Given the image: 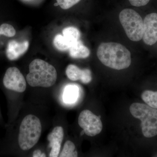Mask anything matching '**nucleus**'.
I'll list each match as a JSON object with an SVG mask.
<instances>
[{
  "label": "nucleus",
  "mask_w": 157,
  "mask_h": 157,
  "mask_svg": "<svg viewBox=\"0 0 157 157\" xmlns=\"http://www.w3.org/2000/svg\"><path fill=\"white\" fill-rule=\"evenodd\" d=\"M97 56L103 64L114 70L127 69L132 63L130 52L116 42L101 43L97 50Z\"/></svg>",
  "instance_id": "1"
},
{
  "label": "nucleus",
  "mask_w": 157,
  "mask_h": 157,
  "mask_svg": "<svg viewBox=\"0 0 157 157\" xmlns=\"http://www.w3.org/2000/svg\"><path fill=\"white\" fill-rule=\"evenodd\" d=\"M29 70L26 80L32 87H50L56 82V70L53 66L43 60H34L30 64Z\"/></svg>",
  "instance_id": "2"
},
{
  "label": "nucleus",
  "mask_w": 157,
  "mask_h": 157,
  "mask_svg": "<svg viewBox=\"0 0 157 157\" xmlns=\"http://www.w3.org/2000/svg\"><path fill=\"white\" fill-rule=\"evenodd\" d=\"M42 133L41 121L36 116L29 114L23 119L19 128L18 144L24 151L33 148L39 141Z\"/></svg>",
  "instance_id": "3"
},
{
  "label": "nucleus",
  "mask_w": 157,
  "mask_h": 157,
  "mask_svg": "<svg viewBox=\"0 0 157 157\" xmlns=\"http://www.w3.org/2000/svg\"><path fill=\"white\" fill-rule=\"evenodd\" d=\"M130 111L134 117L141 121L142 134L151 138L157 135V109L147 104L135 103L130 107Z\"/></svg>",
  "instance_id": "4"
},
{
  "label": "nucleus",
  "mask_w": 157,
  "mask_h": 157,
  "mask_svg": "<svg viewBox=\"0 0 157 157\" xmlns=\"http://www.w3.org/2000/svg\"><path fill=\"white\" fill-rule=\"evenodd\" d=\"M119 19L130 40L138 42L142 39L143 21L137 12L132 9H124L120 13Z\"/></svg>",
  "instance_id": "5"
},
{
  "label": "nucleus",
  "mask_w": 157,
  "mask_h": 157,
  "mask_svg": "<svg viewBox=\"0 0 157 157\" xmlns=\"http://www.w3.org/2000/svg\"><path fill=\"white\" fill-rule=\"evenodd\" d=\"M78 123L86 135L90 137L100 134L103 128L101 118L88 109L80 113L78 117Z\"/></svg>",
  "instance_id": "6"
},
{
  "label": "nucleus",
  "mask_w": 157,
  "mask_h": 157,
  "mask_svg": "<svg viewBox=\"0 0 157 157\" xmlns=\"http://www.w3.org/2000/svg\"><path fill=\"white\" fill-rule=\"evenodd\" d=\"M3 84L6 88L22 93L26 88V82L20 70L15 67L9 68L3 78Z\"/></svg>",
  "instance_id": "7"
},
{
  "label": "nucleus",
  "mask_w": 157,
  "mask_h": 157,
  "mask_svg": "<svg viewBox=\"0 0 157 157\" xmlns=\"http://www.w3.org/2000/svg\"><path fill=\"white\" fill-rule=\"evenodd\" d=\"M144 42L152 45L157 42V14L152 13L147 14L143 21Z\"/></svg>",
  "instance_id": "8"
},
{
  "label": "nucleus",
  "mask_w": 157,
  "mask_h": 157,
  "mask_svg": "<svg viewBox=\"0 0 157 157\" xmlns=\"http://www.w3.org/2000/svg\"><path fill=\"white\" fill-rule=\"evenodd\" d=\"M63 137V129L60 126L54 128L48 135L47 139L49 142V147H51L49 157H58Z\"/></svg>",
  "instance_id": "9"
},
{
  "label": "nucleus",
  "mask_w": 157,
  "mask_h": 157,
  "mask_svg": "<svg viewBox=\"0 0 157 157\" xmlns=\"http://www.w3.org/2000/svg\"><path fill=\"white\" fill-rule=\"evenodd\" d=\"M66 73L68 78L72 81L80 80L82 83L87 84L92 80L90 70L87 69L81 70L75 65H69L66 69Z\"/></svg>",
  "instance_id": "10"
},
{
  "label": "nucleus",
  "mask_w": 157,
  "mask_h": 157,
  "mask_svg": "<svg viewBox=\"0 0 157 157\" xmlns=\"http://www.w3.org/2000/svg\"><path fill=\"white\" fill-rule=\"evenodd\" d=\"M29 42L25 41L19 42L15 40L9 42L6 49V54L10 60H15L25 53L28 49Z\"/></svg>",
  "instance_id": "11"
},
{
  "label": "nucleus",
  "mask_w": 157,
  "mask_h": 157,
  "mask_svg": "<svg viewBox=\"0 0 157 157\" xmlns=\"http://www.w3.org/2000/svg\"><path fill=\"white\" fill-rule=\"evenodd\" d=\"M79 95V88L75 84H69L65 87L63 94V100L66 104L76 103Z\"/></svg>",
  "instance_id": "12"
},
{
  "label": "nucleus",
  "mask_w": 157,
  "mask_h": 157,
  "mask_svg": "<svg viewBox=\"0 0 157 157\" xmlns=\"http://www.w3.org/2000/svg\"><path fill=\"white\" fill-rule=\"evenodd\" d=\"M70 55L75 59H85L89 56L90 51L80 40L75 42L69 49Z\"/></svg>",
  "instance_id": "13"
},
{
  "label": "nucleus",
  "mask_w": 157,
  "mask_h": 157,
  "mask_svg": "<svg viewBox=\"0 0 157 157\" xmlns=\"http://www.w3.org/2000/svg\"><path fill=\"white\" fill-rule=\"evenodd\" d=\"M53 44L56 48L60 51H66L69 50L73 45L72 43L63 36L59 34L55 37Z\"/></svg>",
  "instance_id": "14"
},
{
  "label": "nucleus",
  "mask_w": 157,
  "mask_h": 157,
  "mask_svg": "<svg viewBox=\"0 0 157 157\" xmlns=\"http://www.w3.org/2000/svg\"><path fill=\"white\" fill-rule=\"evenodd\" d=\"M63 36L67 38L72 44L79 40L80 33L78 29L74 27H69L63 31Z\"/></svg>",
  "instance_id": "15"
},
{
  "label": "nucleus",
  "mask_w": 157,
  "mask_h": 157,
  "mask_svg": "<svg viewBox=\"0 0 157 157\" xmlns=\"http://www.w3.org/2000/svg\"><path fill=\"white\" fill-rule=\"evenodd\" d=\"M141 98L148 106L157 109V91H144L141 94Z\"/></svg>",
  "instance_id": "16"
},
{
  "label": "nucleus",
  "mask_w": 157,
  "mask_h": 157,
  "mask_svg": "<svg viewBox=\"0 0 157 157\" xmlns=\"http://www.w3.org/2000/svg\"><path fill=\"white\" fill-rule=\"evenodd\" d=\"M75 144L70 140L65 142L63 150L60 154V157H75L78 156V153L75 150Z\"/></svg>",
  "instance_id": "17"
},
{
  "label": "nucleus",
  "mask_w": 157,
  "mask_h": 157,
  "mask_svg": "<svg viewBox=\"0 0 157 157\" xmlns=\"http://www.w3.org/2000/svg\"><path fill=\"white\" fill-rule=\"evenodd\" d=\"M0 31L2 35L8 37L14 36L16 34V31L14 28L8 24H2L0 26Z\"/></svg>",
  "instance_id": "18"
},
{
  "label": "nucleus",
  "mask_w": 157,
  "mask_h": 157,
  "mask_svg": "<svg viewBox=\"0 0 157 157\" xmlns=\"http://www.w3.org/2000/svg\"><path fill=\"white\" fill-rule=\"evenodd\" d=\"M57 4L63 9L67 10L79 2L81 0H56Z\"/></svg>",
  "instance_id": "19"
},
{
  "label": "nucleus",
  "mask_w": 157,
  "mask_h": 157,
  "mask_svg": "<svg viewBox=\"0 0 157 157\" xmlns=\"http://www.w3.org/2000/svg\"><path fill=\"white\" fill-rule=\"evenodd\" d=\"M128 1L132 6L139 7L146 6L150 0H128Z\"/></svg>",
  "instance_id": "20"
},
{
  "label": "nucleus",
  "mask_w": 157,
  "mask_h": 157,
  "mask_svg": "<svg viewBox=\"0 0 157 157\" xmlns=\"http://www.w3.org/2000/svg\"><path fill=\"white\" fill-rule=\"evenodd\" d=\"M43 155H45H45L44 154H42V152L40 151L37 150L35 151H34L33 155V157H43Z\"/></svg>",
  "instance_id": "21"
},
{
  "label": "nucleus",
  "mask_w": 157,
  "mask_h": 157,
  "mask_svg": "<svg viewBox=\"0 0 157 157\" xmlns=\"http://www.w3.org/2000/svg\"><path fill=\"white\" fill-rule=\"evenodd\" d=\"M1 35H2V34H1V31H0V36H1Z\"/></svg>",
  "instance_id": "22"
}]
</instances>
